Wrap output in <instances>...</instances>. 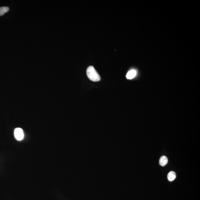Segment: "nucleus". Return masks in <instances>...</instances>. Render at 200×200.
<instances>
[{
	"instance_id": "obj_1",
	"label": "nucleus",
	"mask_w": 200,
	"mask_h": 200,
	"mask_svg": "<svg viewBox=\"0 0 200 200\" xmlns=\"http://www.w3.org/2000/svg\"><path fill=\"white\" fill-rule=\"evenodd\" d=\"M88 77L91 81L93 82H98L101 80V77L93 66L88 67L86 70Z\"/></svg>"
},
{
	"instance_id": "obj_2",
	"label": "nucleus",
	"mask_w": 200,
	"mask_h": 200,
	"mask_svg": "<svg viewBox=\"0 0 200 200\" xmlns=\"http://www.w3.org/2000/svg\"><path fill=\"white\" fill-rule=\"evenodd\" d=\"M14 137L16 139L18 140H23L24 137V134L23 130L21 128H17L14 130Z\"/></svg>"
},
{
	"instance_id": "obj_3",
	"label": "nucleus",
	"mask_w": 200,
	"mask_h": 200,
	"mask_svg": "<svg viewBox=\"0 0 200 200\" xmlns=\"http://www.w3.org/2000/svg\"><path fill=\"white\" fill-rule=\"evenodd\" d=\"M137 71L134 69L129 71L127 72V75H126V77L127 79H132L134 78L137 75Z\"/></svg>"
},
{
	"instance_id": "obj_4",
	"label": "nucleus",
	"mask_w": 200,
	"mask_h": 200,
	"mask_svg": "<svg viewBox=\"0 0 200 200\" xmlns=\"http://www.w3.org/2000/svg\"><path fill=\"white\" fill-rule=\"evenodd\" d=\"M168 163V159L166 156H162L159 159V163L161 166H164Z\"/></svg>"
},
{
	"instance_id": "obj_5",
	"label": "nucleus",
	"mask_w": 200,
	"mask_h": 200,
	"mask_svg": "<svg viewBox=\"0 0 200 200\" xmlns=\"http://www.w3.org/2000/svg\"><path fill=\"white\" fill-rule=\"evenodd\" d=\"M167 178L168 180L170 182L173 181L176 178V173L175 172L171 171L168 173Z\"/></svg>"
},
{
	"instance_id": "obj_6",
	"label": "nucleus",
	"mask_w": 200,
	"mask_h": 200,
	"mask_svg": "<svg viewBox=\"0 0 200 200\" xmlns=\"http://www.w3.org/2000/svg\"><path fill=\"white\" fill-rule=\"evenodd\" d=\"M9 9L8 7H0V17L4 15L6 13L9 11Z\"/></svg>"
}]
</instances>
